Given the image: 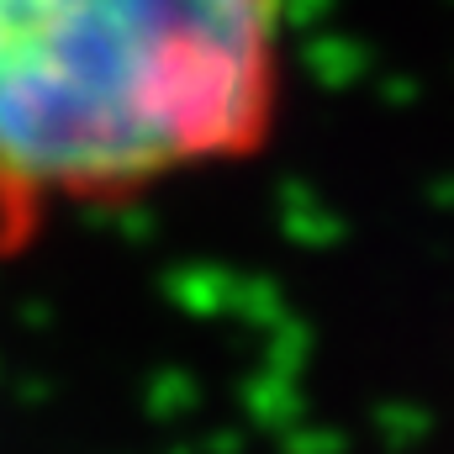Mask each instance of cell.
Masks as SVG:
<instances>
[{"instance_id": "6da1fadb", "label": "cell", "mask_w": 454, "mask_h": 454, "mask_svg": "<svg viewBox=\"0 0 454 454\" xmlns=\"http://www.w3.org/2000/svg\"><path fill=\"white\" fill-rule=\"evenodd\" d=\"M291 69V0H0V264L264 159Z\"/></svg>"}]
</instances>
